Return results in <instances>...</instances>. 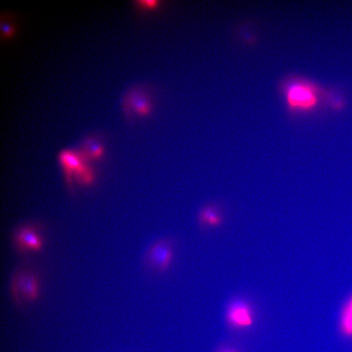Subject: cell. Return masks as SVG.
I'll return each mask as SVG.
<instances>
[{
	"label": "cell",
	"mask_w": 352,
	"mask_h": 352,
	"mask_svg": "<svg viewBox=\"0 0 352 352\" xmlns=\"http://www.w3.org/2000/svg\"><path fill=\"white\" fill-rule=\"evenodd\" d=\"M59 160L68 184H71L73 176L82 185H87L92 182L93 171L80 152L63 150L59 154Z\"/></svg>",
	"instance_id": "cell-2"
},
{
	"label": "cell",
	"mask_w": 352,
	"mask_h": 352,
	"mask_svg": "<svg viewBox=\"0 0 352 352\" xmlns=\"http://www.w3.org/2000/svg\"><path fill=\"white\" fill-rule=\"evenodd\" d=\"M198 220L203 227H215L220 225L222 221V216L220 211L212 205H207L198 212Z\"/></svg>",
	"instance_id": "cell-8"
},
{
	"label": "cell",
	"mask_w": 352,
	"mask_h": 352,
	"mask_svg": "<svg viewBox=\"0 0 352 352\" xmlns=\"http://www.w3.org/2000/svg\"><path fill=\"white\" fill-rule=\"evenodd\" d=\"M39 279L35 273L27 271L20 274L18 286L22 295L28 300H35L39 292Z\"/></svg>",
	"instance_id": "cell-6"
},
{
	"label": "cell",
	"mask_w": 352,
	"mask_h": 352,
	"mask_svg": "<svg viewBox=\"0 0 352 352\" xmlns=\"http://www.w3.org/2000/svg\"><path fill=\"white\" fill-rule=\"evenodd\" d=\"M218 352H237L235 349L231 348H223L219 351Z\"/></svg>",
	"instance_id": "cell-13"
},
{
	"label": "cell",
	"mask_w": 352,
	"mask_h": 352,
	"mask_svg": "<svg viewBox=\"0 0 352 352\" xmlns=\"http://www.w3.org/2000/svg\"><path fill=\"white\" fill-rule=\"evenodd\" d=\"M174 258V246L171 239L161 238L148 248L143 258L145 266L152 272L163 274L170 268Z\"/></svg>",
	"instance_id": "cell-1"
},
{
	"label": "cell",
	"mask_w": 352,
	"mask_h": 352,
	"mask_svg": "<svg viewBox=\"0 0 352 352\" xmlns=\"http://www.w3.org/2000/svg\"><path fill=\"white\" fill-rule=\"evenodd\" d=\"M286 101L290 109L309 110L317 102L315 88L308 83L295 81L286 89Z\"/></svg>",
	"instance_id": "cell-3"
},
{
	"label": "cell",
	"mask_w": 352,
	"mask_h": 352,
	"mask_svg": "<svg viewBox=\"0 0 352 352\" xmlns=\"http://www.w3.org/2000/svg\"><path fill=\"white\" fill-rule=\"evenodd\" d=\"M14 241L17 248L22 251H39L44 243L38 228L32 225L21 227L15 234Z\"/></svg>",
	"instance_id": "cell-5"
},
{
	"label": "cell",
	"mask_w": 352,
	"mask_h": 352,
	"mask_svg": "<svg viewBox=\"0 0 352 352\" xmlns=\"http://www.w3.org/2000/svg\"><path fill=\"white\" fill-rule=\"evenodd\" d=\"M88 161L100 158L102 156L104 149L102 144L93 137L88 138L80 152Z\"/></svg>",
	"instance_id": "cell-10"
},
{
	"label": "cell",
	"mask_w": 352,
	"mask_h": 352,
	"mask_svg": "<svg viewBox=\"0 0 352 352\" xmlns=\"http://www.w3.org/2000/svg\"><path fill=\"white\" fill-rule=\"evenodd\" d=\"M17 15L14 12H3L0 14V37L1 40H6L14 36L17 31L16 23L11 21Z\"/></svg>",
	"instance_id": "cell-9"
},
{
	"label": "cell",
	"mask_w": 352,
	"mask_h": 352,
	"mask_svg": "<svg viewBox=\"0 0 352 352\" xmlns=\"http://www.w3.org/2000/svg\"><path fill=\"white\" fill-rule=\"evenodd\" d=\"M226 318L231 327L240 330L250 328L254 322L251 306L242 298H236L230 302L227 308Z\"/></svg>",
	"instance_id": "cell-4"
},
{
	"label": "cell",
	"mask_w": 352,
	"mask_h": 352,
	"mask_svg": "<svg viewBox=\"0 0 352 352\" xmlns=\"http://www.w3.org/2000/svg\"><path fill=\"white\" fill-rule=\"evenodd\" d=\"M340 324L342 332L346 336H352V296L343 307Z\"/></svg>",
	"instance_id": "cell-11"
},
{
	"label": "cell",
	"mask_w": 352,
	"mask_h": 352,
	"mask_svg": "<svg viewBox=\"0 0 352 352\" xmlns=\"http://www.w3.org/2000/svg\"><path fill=\"white\" fill-rule=\"evenodd\" d=\"M139 4L147 7H154L156 6L157 1L156 0H140Z\"/></svg>",
	"instance_id": "cell-12"
},
{
	"label": "cell",
	"mask_w": 352,
	"mask_h": 352,
	"mask_svg": "<svg viewBox=\"0 0 352 352\" xmlns=\"http://www.w3.org/2000/svg\"><path fill=\"white\" fill-rule=\"evenodd\" d=\"M127 102L129 107L139 116H147L151 111V100L142 90L135 89L130 91Z\"/></svg>",
	"instance_id": "cell-7"
}]
</instances>
